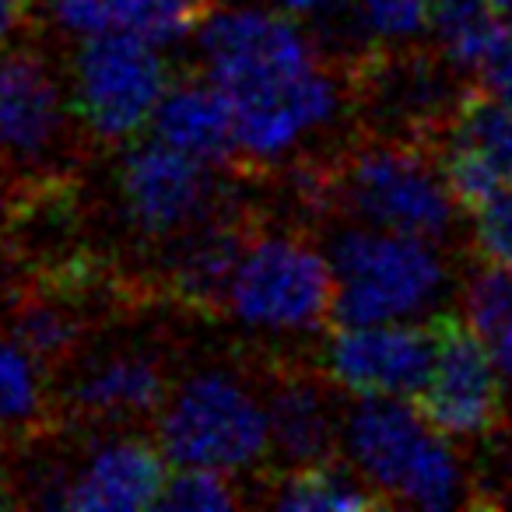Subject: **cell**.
<instances>
[{
	"mask_svg": "<svg viewBox=\"0 0 512 512\" xmlns=\"http://www.w3.org/2000/svg\"><path fill=\"white\" fill-rule=\"evenodd\" d=\"M344 15L355 39L376 53L400 50L432 29V0H348Z\"/></svg>",
	"mask_w": 512,
	"mask_h": 512,
	"instance_id": "d4e9b609",
	"label": "cell"
},
{
	"mask_svg": "<svg viewBox=\"0 0 512 512\" xmlns=\"http://www.w3.org/2000/svg\"><path fill=\"white\" fill-rule=\"evenodd\" d=\"M432 32L456 74H481L512 36L491 0H432Z\"/></svg>",
	"mask_w": 512,
	"mask_h": 512,
	"instance_id": "d6986e66",
	"label": "cell"
},
{
	"mask_svg": "<svg viewBox=\"0 0 512 512\" xmlns=\"http://www.w3.org/2000/svg\"><path fill=\"white\" fill-rule=\"evenodd\" d=\"M379 50L369 67L365 92L376 102V113L393 123V137L425 141L435 130H446L453 109L460 106L463 92L453 85V67L446 57L425 53Z\"/></svg>",
	"mask_w": 512,
	"mask_h": 512,
	"instance_id": "9a60e30c",
	"label": "cell"
},
{
	"mask_svg": "<svg viewBox=\"0 0 512 512\" xmlns=\"http://www.w3.org/2000/svg\"><path fill=\"white\" fill-rule=\"evenodd\" d=\"M46 411V365L15 334H0V432H32Z\"/></svg>",
	"mask_w": 512,
	"mask_h": 512,
	"instance_id": "603a6c76",
	"label": "cell"
},
{
	"mask_svg": "<svg viewBox=\"0 0 512 512\" xmlns=\"http://www.w3.org/2000/svg\"><path fill=\"white\" fill-rule=\"evenodd\" d=\"M491 8H495L505 22H512V0H491Z\"/></svg>",
	"mask_w": 512,
	"mask_h": 512,
	"instance_id": "1f68e13d",
	"label": "cell"
},
{
	"mask_svg": "<svg viewBox=\"0 0 512 512\" xmlns=\"http://www.w3.org/2000/svg\"><path fill=\"white\" fill-rule=\"evenodd\" d=\"M463 323L484 344L505 383H512V271L484 264L463 285Z\"/></svg>",
	"mask_w": 512,
	"mask_h": 512,
	"instance_id": "44dd1931",
	"label": "cell"
},
{
	"mask_svg": "<svg viewBox=\"0 0 512 512\" xmlns=\"http://www.w3.org/2000/svg\"><path fill=\"white\" fill-rule=\"evenodd\" d=\"M334 190L344 211L362 225L432 242L453 232L460 211L442 158L411 137H383L358 148L337 172Z\"/></svg>",
	"mask_w": 512,
	"mask_h": 512,
	"instance_id": "8992f818",
	"label": "cell"
},
{
	"mask_svg": "<svg viewBox=\"0 0 512 512\" xmlns=\"http://www.w3.org/2000/svg\"><path fill=\"white\" fill-rule=\"evenodd\" d=\"M281 11L302 18V22H313V18H330L337 11L348 8V0H274Z\"/></svg>",
	"mask_w": 512,
	"mask_h": 512,
	"instance_id": "f1b7e54d",
	"label": "cell"
},
{
	"mask_svg": "<svg viewBox=\"0 0 512 512\" xmlns=\"http://www.w3.org/2000/svg\"><path fill=\"white\" fill-rule=\"evenodd\" d=\"M337 278L330 249L299 232H256L242 246L225 292V316L242 334L302 341L334 316Z\"/></svg>",
	"mask_w": 512,
	"mask_h": 512,
	"instance_id": "3957f363",
	"label": "cell"
},
{
	"mask_svg": "<svg viewBox=\"0 0 512 512\" xmlns=\"http://www.w3.org/2000/svg\"><path fill=\"white\" fill-rule=\"evenodd\" d=\"M442 169L460 207L474 211L498 190L512 186V106L481 88L463 92L446 130Z\"/></svg>",
	"mask_w": 512,
	"mask_h": 512,
	"instance_id": "5bb4252c",
	"label": "cell"
},
{
	"mask_svg": "<svg viewBox=\"0 0 512 512\" xmlns=\"http://www.w3.org/2000/svg\"><path fill=\"white\" fill-rule=\"evenodd\" d=\"M341 323L421 320L449 292V264L432 239L355 221L330 242Z\"/></svg>",
	"mask_w": 512,
	"mask_h": 512,
	"instance_id": "5b68a950",
	"label": "cell"
},
{
	"mask_svg": "<svg viewBox=\"0 0 512 512\" xmlns=\"http://www.w3.org/2000/svg\"><path fill=\"white\" fill-rule=\"evenodd\" d=\"M435 362V323H341L323 344L320 369L348 397H418Z\"/></svg>",
	"mask_w": 512,
	"mask_h": 512,
	"instance_id": "30bf717a",
	"label": "cell"
},
{
	"mask_svg": "<svg viewBox=\"0 0 512 512\" xmlns=\"http://www.w3.org/2000/svg\"><path fill=\"white\" fill-rule=\"evenodd\" d=\"M162 46L148 39L102 32L81 39L71 64V106L78 123L102 144H127L155 123L169 92Z\"/></svg>",
	"mask_w": 512,
	"mask_h": 512,
	"instance_id": "52a82bcc",
	"label": "cell"
},
{
	"mask_svg": "<svg viewBox=\"0 0 512 512\" xmlns=\"http://www.w3.org/2000/svg\"><path fill=\"white\" fill-rule=\"evenodd\" d=\"M221 183L211 162L172 144L137 141L116 165V197L134 232L172 242L221 214Z\"/></svg>",
	"mask_w": 512,
	"mask_h": 512,
	"instance_id": "9c48e42d",
	"label": "cell"
},
{
	"mask_svg": "<svg viewBox=\"0 0 512 512\" xmlns=\"http://www.w3.org/2000/svg\"><path fill=\"white\" fill-rule=\"evenodd\" d=\"M15 481H11V470L8 463L0 460V509H8V505H15Z\"/></svg>",
	"mask_w": 512,
	"mask_h": 512,
	"instance_id": "4dcf8cb0",
	"label": "cell"
},
{
	"mask_svg": "<svg viewBox=\"0 0 512 512\" xmlns=\"http://www.w3.org/2000/svg\"><path fill=\"white\" fill-rule=\"evenodd\" d=\"M162 505L179 512H225L239 505V488L232 474H221V470L179 467V474L165 484Z\"/></svg>",
	"mask_w": 512,
	"mask_h": 512,
	"instance_id": "484cf974",
	"label": "cell"
},
{
	"mask_svg": "<svg viewBox=\"0 0 512 512\" xmlns=\"http://www.w3.org/2000/svg\"><path fill=\"white\" fill-rule=\"evenodd\" d=\"M481 81L495 99L512 106V36H509V43L488 60V67L481 71Z\"/></svg>",
	"mask_w": 512,
	"mask_h": 512,
	"instance_id": "83f0119b",
	"label": "cell"
},
{
	"mask_svg": "<svg viewBox=\"0 0 512 512\" xmlns=\"http://www.w3.org/2000/svg\"><path fill=\"white\" fill-rule=\"evenodd\" d=\"M0 302H4V260H0Z\"/></svg>",
	"mask_w": 512,
	"mask_h": 512,
	"instance_id": "d6a6232c",
	"label": "cell"
},
{
	"mask_svg": "<svg viewBox=\"0 0 512 512\" xmlns=\"http://www.w3.org/2000/svg\"><path fill=\"white\" fill-rule=\"evenodd\" d=\"M502 372L467 323L435 320V362L418 393V407L453 442L488 439L505 414Z\"/></svg>",
	"mask_w": 512,
	"mask_h": 512,
	"instance_id": "8fae6325",
	"label": "cell"
},
{
	"mask_svg": "<svg viewBox=\"0 0 512 512\" xmlns=\"http://www.w3.org/2000/svg\"><path fill=\"white\" fill-rule=\"evenodd\" d=\"M11 334L43 365L67 362L81 341V316L53 295H29L11 313Z\"/></svg>",
	"mask_w": 512,
	"mask_h": 512,
	"instance_id": "cb8c5ba5",
	"label": "cell"
},
{
	"mask_svg": "<svg viewBox=\"0 0 512 512\" xmlns=\"http://www.w3.org/2000/svg\"><path fill=\"white\" fill-rule=\"evenodd\" d=\"M271 414V449L274 456L299 467V463L327 460L341 442V418L330 393L313 376L288 372L267 390Z\"/></svg>",
	"mask_w": 512,
	"mask_h": 512,
	"instance_id": "e0dca14e",
	"label": "cell"
},
{
	"mask_svg": "<svg viewBox=\"0 0 512 512\" xmlns=\"http://www.w3.org/2000/svg\"><path fill=\"white\" fill-rule=\"evenodd\" d=\"M341 449L379 502L446 512L470 502V477L453 439L404 397H362L341 418Z\"/></svg>",
	"mask_w": 512,
	"mask_h": 512,
	"instance_id": "7a4b0ae2",
	"label": "cell"
},
{
	"mask_svg": "<svg viewBox=\"0 0 512 512\" xmlns=\"http://www.w3.org/2000/svg\"><path fill=\"white\" fill-rule=\"evenodd\" d=\"M158 418V446L176 467H207L221 474L256 470L271 449L267 393L235 369H200L172 386Z\"/></svg>",
	"mask_w": 512,
	"mask_h": 512,
	"instance_id": "277c9868",
	"label": "cell"
},
{
	"mask_svg": "<svg viewBox=\"0 0 512 512\" xmlns=\"http://www.w3.org/2000/svg\"><path fill=\"white\" fill-rule=\"evenodd\" d=\"M102 32L172 46L193 36L207 18V0H95Z\"/></svg>",
	"mask_w": 512,
	"mask_h": 512,
	"instance_id": "7402d4cb",
	"label": "cell"
},
{
	"mask_svg": "<svg viewBox=\"0 0 512 512\" xmlns=\"http://www.w3.org/2000/svg\"><path fill=\"white\" fill-rule=\"evenodd\" d=\"M25 18H29V0H0V46H8L22 32Z\"/></svg>",
	"mask_w": 512,
	"mask_h": 512,
	"instance_id": "f546056e",
	"label": "cell"
},
{
	"mask_svg": "<svg viewBox=\"0 0 512 512\" xmlns=\"http://www.w3.org/2000/svg\"><path fill=\"white\" fill-rule=\"evenodd\" d=\"M165 453L158 442L134 432H106L92 439L71 463L43 467L32 481V498L50 509L74 512H137L162 505Z\"/></svg>",
	"mask_w": 512,
	"mask_h": 512,
	"instance_id": "ba28073f",
	"label": "cell"
},
{
	"mask_svg": "<svg viewBox=\"0 0 512 512\" xmlns=\"http://www.w3.org/2000/svg\"><path fill=\"white\" fill-rule=\"evenodd\" d=\"M158 141L200 158V162H225L235 155V123L232 109L221 99L211 81H176L165 92L162 106L151 123Z\"/></svg>",
	"mask_w": 512,
	"mask_h": 512,
	"instance_id": "ac0fdd59",
	"label": "cell"
},
{
	"mask_svg": "<svg viewBox=\"0 0 512 512\" xmlns=\"http://www.w3.org/2000/svg\"><path fill=\"white\" fill-rule=\"evenodd\" d=\"M197 57L232 109L235 155L260 169L292 165L337 127L348 102L302 18L281 8L228 4L207 11Z\"/></svg>",
	"mask_w": 512,
	"mask_h": 512,
	"instance_id": "6da1fadb",
	"label": "cell"
},
{
	"mask_svg": "<svg viewBox=\"0 0 512 512\" xmlns=\"http://www.w3.org/2000/svg\"><path fill=\"white\" fill-rule=\"evenodd\" d=\"M246 235L228 218H211L176 235L165 260V285L190 309H221Z\"/></svg>",
	"mask_w": 512,
	"mask_h": 512,
	"instance_id": "2e32d148",
	"label": "cell"
},
{
	"mask_svg": "<svg viewBox=\"0 0 512 512\" xmlns=\"http://www.w3.org/2000/svg\"><path fill=\"white\" fill-rule=\"evenodd\" d=\"M71 92L50 60L32 50L0 53V162L43 172L64 155L71 134Z\"/></svg>",
	"mask_w": 512,
	"mask_h": 512,
	"instance_id": "7c38bea8",
	"label": "cell"
},
{
	"mask_svg": "<svg viewBox=\"0 0 512 512\" xmlns=\"http://www.w3.org/2000/svg\"><path fill=\"white\" fill-rule=\"evenodd\" d=\"M267 502L285 512H358L379 505V495L351 463H334L327 456V460L288 467V474L271 488Z\"/></svg>",
	"mask_w": 512,
	"mask_h": 512,
	"instance_id": "ffe728a7",
	"label": "cell"
},
{
	"mask_svg": "<svg viewBox=\"0 0 512 512\" xmlns=\"http://www.w3.org/2000/svg\"><path fill=\"white\" fill-rule=\"evenodd\" d=\"M169 397L165 365L155 351L137 348H106L88 355L67 379L64 400L81 421L99 428H123L162 411Z\"/></svg>",
	"mask_w": 512,
	"mask_h": 512,
	"instance_id": "4fadbf2b",
	"label": "cell"
},
{
	"mask_svg": "<svg viewBox=\"0 0 512 512\" xmlns=\"http://www.w3.org/2000/svg\"><path fill=\"white\" fill-rule=\"evenodd\" d=\"M474 218V249L484 264L512 271V186L498 190L470 211Z\"/></svg>",
	"mask_w": 512,
	"mask_h": 512,
	"instance_id": "4316f807",
	"label": "cell"
}]
</instances>
